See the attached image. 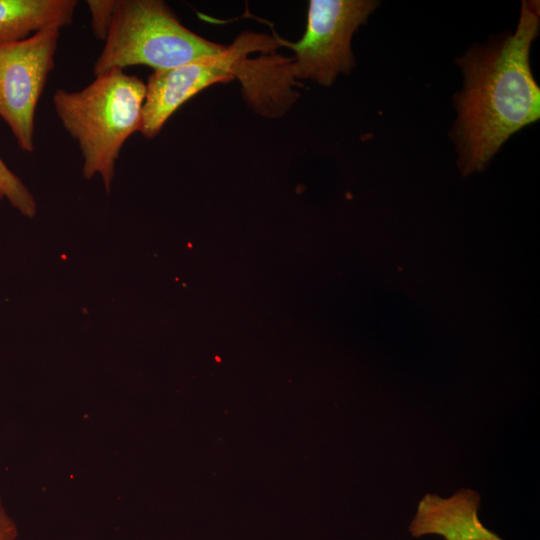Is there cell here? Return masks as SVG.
Segmentation results:
<instances>
[{
    "mask_svg": "<svg viewBox=\"0 0 540 540\" xmlns=\"http://www.w3.org/2000/svg\"><path fill=\"white\" fill-rule=\"evenodd\" d=\"M145 95L146 84L123 70L95 76L81 90L53 94L55 112L79 146L83 176H101L107 193L123 144L140 129Z\"/></svg>",
    "mask_w": 540,
    "mask_h": 540,
    "instance_id": "cell-3",
    "label": "cell"
},
{
    "mask_svg": "<svg viewBox=\"0 0 540 540\" xmlns=\"http://www.w3.org/2000/svg\"><path fill=\"white\" fill-rule=\"evenodd\" d=\"M17 535V526L7 514L0 497V540H15Z\"/></svg>",
    "mask_w": 540,
    "mask_h": 540,
    "instance_id": "cell-11",
    "label": "cell"
},
{
    "mask_svg": "<svg viewBox=\"0 0 540 540\" xmlns=\"http://www.w3.org/2000/svg\"><path fill=\"white\" fill-rule=\"evenodd\" d=\"M377 6L370 0H311L303 37L295 43L276 39L295 52L294 78L330 86L339 73L348 74L355 65L352 35Z\"/></svg>",
    "mask_w": 540,
    "mask_h": 540,
    "instance_id": "cell-5",
    "label": "cell"
},
{
    "mask_svg": "<svg viewBox=\"0 0 540 540\" xmlns=\"http://www.w3.org/2000/svg\"><path fill=\"white\" fill-rule=\"evenodd\" d=\"M94 76L132 65L170 69L218 54L227 46L208 41L180 23L160 0H117Z\"/></svg>",
    "mask_w": 540,
    "mask_h": 540,
    "instance_id": "cell-4",
    "label": "cell"
},
{
    "mask_svg": "<svg viewBox=\"0 0 540 540\" xmlns=\"http://www.w3.org/2000/svg\"><path fill=\"white\" fill-rule=\"evenodd\" d=\"M279 45L267 35L245 32L218 54L170 69L154 70L146 84L139 132L155 137L169 117L203 89L239 78L245 97L256 109L274 102L286 84V64L281 56L250 59L254 51L273 52Z\"/></svg>",
    "mask_w": 540,
    "mask_h": 540,
    "instance_id": "cell-2",
    "label": "cell"
},
{
    "mask_svg": "<svg viewBox=\"0 0 540 540\" xmlns=\"http://www.w3.org/2000/svg\"><path fill=\"white\" fill-rule=\"evenodd\" d=\"M0 199L7 201L22 215H36V201L22 180L6 165L0 156Z\"/></svg>",
    "mask_w": 540,
    "mask_h": 540,
    "instance_id": "cell-9",
    "label": "cell"
},
{
    "mask_svg": "<svg viewBox=\"0 0 540 540\" xmlns=\"http://www.w3.org/2000/svg\"><path fill=\"white\" fill-rule=\"evenodd\" d=\"M75 0H0V43L16 42L48 28L69 25Z\"/></svg>",
    "mask_w": 540,
    "mask_h": 540,
    "instance_id": "cell-8",
    "label": "cell"
},
{
    "mask_svg": "<svg viewBox=\"0 0 540 540\" xmlns=\"http://www.w3.org/2000/svg\"><path fill=\"white\" fill-rule=\"evenodd\" d=\"M539 26L538 2L523 1L513 34L457 59L464 84L455 96L452 135L463 174L484 169L511 135L539 119L540 89L529 60Z\"/></svg>",
    "mask_w": 540,
    "mask_h": 540,
    "instance_id": "cell-1",
    "label": "cell"
},
{
    "mask_svg": "<svg viewBox=\"0 0 540 540\" xmlns=\"http://www.w3.org/2000/svg\"><path fill=\"white\" fill-rule=\"evenodd\" d=\"M480 495L469 488L449 498L426 494L418 504L409 530L414 537L437 534L445 540H503L478 517Z\"/></svg>",
    "mask_w": 540,
    "mask_h": 540,
    "instance_id": "cell-7",
    "label": "cell"
},
{
    "mask_svg": "<svg viewBox=\"0 0 540 540\" xmlns=\"http://www.w3.org/2000/svg\"><path fill=\"white\" fill-rule=\"evenodd\" d=\"M91 26L96 38L105 41L114 17L117 0H88Z\"/></svg>",
    "mask_w": 540,
    "mask_h": 540,
    "instance_id": "cell-10",
    "label": "cell"
},
{
    "mask_svg": "<svg viewBox=\"0 0 540 540\" xmlns=\"http://www.w3.org/2000/svg\"><path fill=\"white\" fill-rule=\"evenodd\" d=\"M59 37V28H48L20 41L0 43V118L25 152L35 148V112L55 65Z\"/></svg>",
    "mask_w": 540,
    "mask_h": 540,
    "instance_id": "cell-6",
    "label": "cell"
}]
</instances>
